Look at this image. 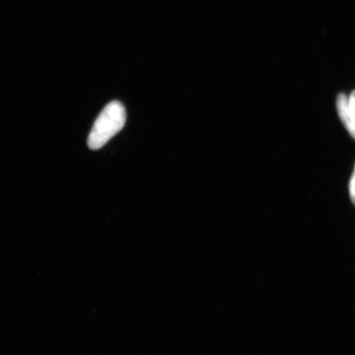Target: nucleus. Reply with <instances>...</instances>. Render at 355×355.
Returning <instances> with one entry per match:
<instances>
[{
	"label": "nucleus",
	"instance_id": "1",
	"mask_svg": "<svg viewBox=\"0 0 355 355\" xmlns=\"http://www.w3.org/2000/svg\"><path fill=\"white\" fill-rule=\"evenodd\" d=\"M126 122V111L121 102L114 101L105 106L93 125L87 144L92 150H98L123 130Z\"/></svg>",
	"mask_w": 355,
	"mask_h": 355
},
{
	"label": "nucleus",
	"instance_id": "2",
	"mask_svg": "<svg viewBox=\"0 0 355 355\" xmlns=\"http://www.w3.org/2000/svg\"><path fill=\"white\" fill-rule=\"evenodd\" d=\"M336 109L341 122L355 139V91L349 97L343 93L337 96Z\"/></svg>",
	"mask_w": 355,
	"mask_h": 355
},
{
	"label": "nucleus",
	"instance_id": "3",
	"mask_svg": "<svg viewBox=\"0 0 355 355\" xmlns=\"http://www.w3.org/2000/svg\"><path fill=\"white\" fill-rule=\"evenodd\" d=\"M349 196L352 198V201L355 205V166L352 177V180L349 182Z\"/></svg>",
	"mask_w": 355,
	"mask_h": 355
}]
</instances>
